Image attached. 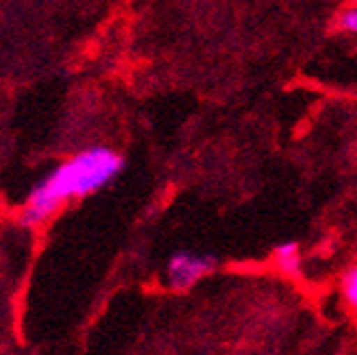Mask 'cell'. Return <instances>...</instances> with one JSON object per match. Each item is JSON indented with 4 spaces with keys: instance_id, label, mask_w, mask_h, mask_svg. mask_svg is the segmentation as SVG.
<instances>
[{
    "instance_id": "cell-5",
    "label": "cell",
    "mask_w": 357,
    "mask_h": 355,
    "mask_svg": "<svg viewBox=\"0 0 357 355\" xmlns=\"http://www.w3.org/2000/svg\"><path fill=\"white\" fill-rule=\"evenodd\" d=\"M340 29L349 33H357V9H349L340 15Z\"/></svg>"
},
{
    "instance_id": "cell-1",
    "label": "cell",
    "mask_w": 357,
    "mask_h": 355,
    "mask_svg": "<svg viewBox=\"0 0 357 355\" xmlns=\"http://www.w3.org/2000/svg\"><path fill=\"white\" fill-rule=\"evenodd\" d=\"M122 166V157L107 146H92L73 155L31 188L17 220L29 229L40 227L68 201L89 197L109 186Z\"/></svg>"
},
{
    "instance_id": "cell-3",
    "label": "cell",
    "mask_w": 357,
    "mask_h": 355,
    "mask_svg": "<svg viewBox=\"0 0 357 355\" xmlns=\"http://www.w3.org/2000/svg\"><path fill=\"white\" fill-rule=\"evenodd\" d=\"M273 262H275V269L290 279H298L303 273V257H301V248L296 242H283L275 246Z\"/></svg>"
},
{
    "instance_id": "cell-2",
    "label": "cell",
    "mask_w": 357,
    "mask_h": 355,
    "mask_svg": "<svg viewBox=\"0 0 357 355\" xmlns=\"http://www.w3.org/2000/svg\"><path fill=\"white\" fill-rule=\"evenodd\" d=\"M213 269V257L178 251L166 264V281L174 290H188Z\"/></svg>"
},
{
    "instance_id": "cell-4",
    "label": "cell",
    "mask_w": 357,
    "mask_h": 355,
    "mask_svg": "<svg viewBox=\"0 0 357 355\" xmlns=\"http://www.w3.org/2000/svg\"><path fill=\"white\" fill-rule=\"evenodd\" d=\"M342 299L344 303L357 312V264L351 266V269L342 275Z\"/></svg>"
}]
</instances>
